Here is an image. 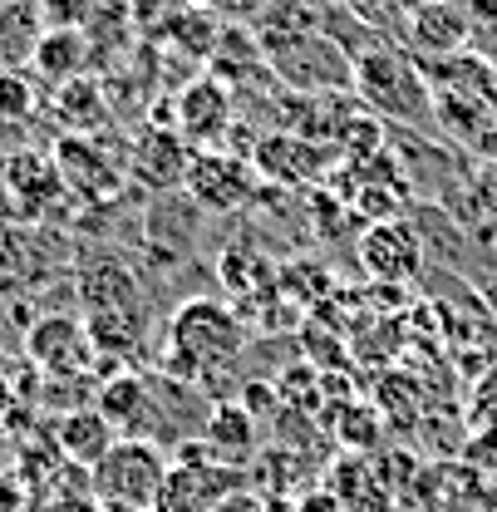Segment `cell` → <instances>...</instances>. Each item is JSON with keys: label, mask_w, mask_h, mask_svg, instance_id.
Masks as SVG:
<instances>
[{"label": "cell", "mask_w": 497, "mask_h": 512, "mask_svg": "<svg viewBox=\"0 0 497 512\" xmlns=\"http://www.w3.org/2000/svg\"><path fill=\"white\" fill-rule=\"evenodd\" d=\"M242 350H247V325H242V316L232 306H222V301L197 296V301H183L173 311V320H168L163 375L197 384V380H207V375H217L222 365L242 360Z\"/></svg>", "instance_id": "cell-1"}, {"label": "cell", "mask_w": 497, "mask_h": 512, "mask_svg": "<svg viewBox=\"0 0 497 512\" xmlns=\"http://www.w3.org/2000/svg\"><path fill=\"white\" fill-rule=\"evenodd\" d=\"M168 483V458L158 444L119 439L89 468V498L104 512H158Z\"/></svg>", "instance_id": "cell-2"}, {"label": "cell", "mask_w": 497, "mask_h": 512, "mask_svg": "<svg viewBox=\"0 0 497 512\" xmlns=\"http://www.w3.org/2000/svg\"><path fill=\"white\" fill-rule=\"evenodd\" d=\"M355 94L365 99L389 124H434V89L424 79V69L404 60L399 50H370L355 60Z\"/></svg>", "instance_id": "cell-3"}, {"label": "cell", "mask_w": 497, "mask_h": 512, "mask_svg": "<svg viewBox=\"0 0 497 512\" xmlns=\"http://www.w3.org/2000/svg\"><path fill=\"white\" fill-rule=\"evenodd\" d=\"M266 50H271V69L296 89H345V84L355 89V64L345 60V50L330 35H315V30L271 35Z\"/></svg>", "instance_id": "cell-4"}, {"label": "cell", "mask_w": 497, "mask_h": 512, "mask_svg": "<svg viewBox=\"0 0 497 512\" xmlns=\"http://www.w3.org/2000/svg\"><path fill=\"white\" fill-rule=\"evenodd\" d=\"M242 493V468H227L217 458H202V444L187 453V463L168 468L158 512H217Z\"/></svg>", "instance_id": "cell-5"}, {"label": "cell", "mask_w": 497, "mask_h": 512, "mask_svg": "<svg viewBox=\"0 0 497 512\" xmlns=\"http://www.w3.org/2000/svg\"><path fill=\"white\" fill-rule=\"evenodd\" d=\"M187 197L212 217V212H237L256 197V168L237 153H192V168H187Z\"/></svg>", "instance_id": "cell-6"}, {"label": "cell", "mask_w": 497, "mask_h": 512, "mask_svg": "<svg viewBox=\"0 0 497 512\" xmlns=\"http://www.w3.org/2000/svg\"><path fill=\"white\" fill-rule=\"evenodd\" d=\"M94 340H89V325L79 316H40L25 330V360L40 370V375H89L94 365Z\"/></svg>", "instance_id": "cell-7"}, {"label": "cell", "mask_w": 497, "mask_h": 512, "mask_svg": "<svg viewBox=\"0 0 497 512\" xmlns=\"http://www.w3.org/2000/svg\"><path fill=\"white\" fill-rule=\"evenodd\" d=\"M360 266L370 271L374 281L404 286V281H419V271H424L429 261H424L419 232L394 217V222H370V227H365V237H360Z\"/></svg>", "instance_id": "cell-8"}, {"label": "cell", "mask_w": 497, "mask_h": 512, "mask_svg": "<svg viewBox=\"0 0 497 512\" xmlns=\"http://www.w3.org/2000/svg\"><path fill=\"white\" fill-rule=\"evenodd\" d=\"M404 45L424 64L458 60L463 50H473V25H468V15H463L453 0H434V5H424V10L409 15Z\"/></svg>", "instance_id": "cell-9"}, {"label": "cell", "mask_w": 497, "mask_h": 512, "mask_svg": "<svg viewBox=\"0 0 497 512\" xmlns=\"http://www.w3.org/2000/svg\"><path fill=\"white\" fill-rule=\"evenodd\" d=\"M94 409L114 424L119 439L153 444V389H148V375H133V370L109 375L99 384V394H94Z\"/></svg>", "instance_id": "cell-10"}, {"label": "cell", "mask_w": 497, "mask_h": 512, "mask_svg": "<svg viewBox=\"0 0 497 512\" xmlns=\"http://www.w3.org/2000/svg\"><path fill=\"white\" fill-rule=\"evenodd\" d=\"M227 124H232V104L217 79H197L178 94V133L187 138V148L212 153L227 138Z\"/></svg>", "instance_id": "cell-11"}, {"label": "cell", "mask_w": 497, "mask_h": 512, "mask_svg": "<svg viewBox=\"0 0 497 512\" xmlns=\"http://www.w3.org/2000/svg\"><path fill=\"white\" fill-rule=\"evenodd\" d=\"M133 178L153 192H178L187 183V168H192V148L178 128H148L133 148Z\"/></svg>", "instance_id": "cell-12"}, {"label": "cell", "mask_w": 497, "mask_h": 512, "mask_svg": "<svg viewBox=\"0 0 497 512\" xmlns=\"http://www.w3.org/2000/svg\"><path fill=\"white\" fill-rule=\"evenodd\" d=\"M114 444H119V434H114V424H109L94 404L55 419V448H60L74 468H94Z\"/></svg>", "instance_id": "cell-13"}, {"label": "cell", "mask_w": 497, "mask_h": 512, "mask_svg": "<svg viewBox=\"0 0 497 512\" xmlns=\"http://www.w3.org/2000/svg\"><path fill=\"white\" fill-rule=\"evenodd\" d=\"M256 444H261L256 419H251L242 404H212L207 429H202V453H212L227 468H242V458H251Z\"/></svg>", "instance_id": "cell-14"}, {"label": "cell", "mask_w": 497, "mask_h": 512, "mask_svg": "<svg viewBox=\"0 0 497 512\" xmlns=\"http://www.w3.org/2000/svg\"><path fill=\"white\" fill-rule=\"evenodd\" d=\"M30 64H35V74L45 84L64 89V84L84 79V69H89V35L84 30H45Z\"/></svg>", "instance_id": "cell-15"}, {"label": "cell", "mask_w": 497, "mask_h": 512, "mask_svg": "<svg viewBox=\"0 0 497 512\" xmlns=\"http://www.w3.org/2000/svg\"><path fill=\"white\" fill-rule=\"evenodd\" d=\"M79 296H84V306H89V316L94 311H124V306H148L143 301V281L128 271L124 261H99V266H89L84 276H79Z\"/></svg>", "instance_id": "cell-16"}, {"label": "cell", "mask_w": 497, "mask_h": 512, "mask_svg": "<svg viewBox=\"0 0 497 512\" xmlns=\"http://www.w3.org/2000/svg\"><path fill=\"white\" fill-rule=\"evenodd\" d=\"M256 173H266L271 183H311L320 173V148L306 143V138H266L256 143Z\"/></svg>", "instance_id": "cell-17"}, {"label": "cell", "mask_w": 497, "mask_h": 512, "mask_svg": "<svg viewBox=\"0 0 497 512\" xmlns=\"http://www.w3.org/2000/svg\"><path fill=\"white\" fill-rule=\"evenodd\" d=\"M40 35H45V25H40L35 0H5L0 5V74L30 64Z\"/></svg>", "instance_id": "cell-18"}, {"label": "cell", "mask_w": 497, "mask_h": 512, "mask_svg": "<svg viewBox=\"0 0 497 512\" xmlns=\"http://www.w3.org/2000/svg\"><path fill=\"white\" fill-rule=\"evenodd\" d=\"M89 325V340L99 355H114V360H128L143 335H148V306H124V311H94L84 320Z\"/></svg>", "instance_id": "cell-19"}, {"label": "cell", "mask_w": 497, "mask_h": 512, "mask_svg": "<svg viewBox=\"0 0 497 512\" xmlns=\"http://www.w3.org/2000/svg\"><path fill=\"white\" fill-rule=\"evenodd\" d=\"M79 173H89V197H99V192L109 197V192L124 183V178H119V168H114V163H104L84 138H64L60 143V178L64 183H79Z\"/></svg>", "instance_id": "cell-20"}, {"label": "cell", "mask_w": 497, "mask_h": 512, "mask_svg": "<svg viewBox=\"0 0 497 512\" xmlns=\"http://www.w3.org/2000/svg\"><path fill=\"white\" fill-rule=\"evenodd\" d=\"M468 429L497 439V365H488L478 380H473V399H468Z\"/></svg>", "instance_id": "cell-21"}, {"label": "cell", "mask_w": 497, "mask_h": 512, "mask_svg": "<svg viewBox=\"0 0 497 512\" xmlns=\"http://www.w3.org/2000/svg\"><path fill=\"white\" fill-rule=\"evenodd\" d=\"M35 10L45 30H84V20L94 15V0H35Z\"/></svg>", "instance_id": "cell-22"}, {"label": "cell", "mask_w": 497, "mask_h": 512, "mask_svg": "<svg viewBox=\"0 0 497 512\" xmlns=\"http://www.w3.org/2000/svg\"><path fill=\"white\" fill-rule=\"evenodd\" d=\"M30 104H35V94H30V79H25L20 69L0 74V114L20 119V114H30Z\"/></svg>", "instance_id": "cell-23"}, {"label": "cell", "mask_w": 497, "mask_h": 512, "mask_svg": "<svg viewBox=\"0 0 497 512\" xmlns=\"http://www.w3.org/2000/svg\"><path fill=\"white\" fill-rule=\"evenodd\" d=\"M335 429H340L345 444H370L374 434H379V409H350Z\"/></svg>", "instance_id": "cell-24"}, {"label": "cell", "mask_w": 497, "mask_h": 512, "mask_svg": "<svg viewBox=\"0 0 497 512\" xmlns=\"http://www.w3.org/2000/svg\"><path fill=\"white\" fill-rule=\"evenodd\" d=\"M468 286L478 291V301H483V306H488V316L497 320V256L493 261H483V266L468 276Z\"/></svg>", "instance_id": "cell-25"}, {"label": "cell", "mask_w": 497, "mask_h": 512, "mask_svg": "<svg viewBox=\"0 0 497 512\" xmlns=\"http://www.w3.org/2000/svg\"><path fill=\"white\" fill-rule=\"evenodd\" d=\"M296 512H340V498H335V493H306V498L296 503Z\"/></svg>", "instance_id": "cell-26"}, {"label": "cell", "mask_w": 497, "mask_h": 512, "mask_svg": "<svg viewBox=\"0 0 497 512\" xmlns=\"http://www.w3.org/2000/svg\"><path fill=\"white\" fill-rule=\"evenodd\" d=\"M10 463H15V439H10V429L0 424V473H5Z\"/></svg>", "instance_id": "cell-27"}, {"label": "cell", "mask_w": 497, "mask_h": 512, "mask_svg": "<svg viewBox=\"0 0 497 512\" xmlns=\"http://www.w3.org/2000/svg\"><path fill=\"white\" fill-rule=\"evenodd\" d=\"M394 10H404V15H414V10H424V5H434V0H389Z\"/></svg>", "instance_id": "cell-28"}, {"label": "cell", "mask_w": 497, "mask_h": 512, "mask_svg": "<svg viewBox=\"0 0 497 512\" xmlns=\"http://www.w3.org/2000/svg\"><path fill=\"white\" fill-rule=\"evenodd\" d=\"M5 375H10V355L0 350V380H5Z\"/></svg>", "instance_id": "cell-29"}, {"label": "cell", "mask_w": 497, "mask_h": 512, "mask_svg": "<svg viewBox=\"0 0 497 512\" xmlns=\"http://www.w3.org/2000/svg\"><path fill=\"white\" fill-rule=\"evenodd\" d=\"M488 64H493V69H497V55H493V60H488Z\"/></svg>", "instance_id": "cell-30"}, {"label": "cell", "mask_w": 497, "mask_h": 512, "mask_svg": "<svg viewBox=\"0 0 497 512\" xmlns=\"http://www.w3.org/2000/svg\"><path fill=\"white\" fill-rule=\"evenodd\" d=\"M493 247H497V237H493Z\"/></svg>", "instance_id": "cell-31"}]
</instances>
